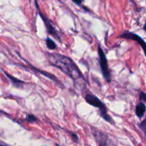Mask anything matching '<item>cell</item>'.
Here are the masks:
<instances>
[{
  "instance_id": "obj_12",
  "label": "cell",
  "mask_w": 146,
  "mask_h": 146,
  "mask_svg": "<svg viewBox=\"0 0 146 146\" xmlns=\"http://www.w3.org/2000/svg\"><path fill=\"white\" fill-rule=\"evenodd\" d=\"M84 0H72V1L74 3H75L77 5H81L83 2H84Z\"/></svg>"
},
{
  "instance_id": "obj_9",
  "label": "cell",
  "mask_w": 146,
  "mask_h": 146,
  "mask_svg": "<svg viewBox=\"0 0 146 146\" xmlns=\"http://www.w3.org/2000/svg\"><path fill=\"white\" fill-rule=\"evenodd\" d=\"M139 126L140 128H141V129L143 131V132L144 133V134H145L146 137V116L145 117V118L143 120L142 122L139 124Z\"/></svg>"
},
{
  "instance_id": "obj_8",
  "label": "cell",
  "mask_w": 146,
  "mask_h": 146,
  "mask_svg": "<svg viewBox=\"0 0 146 146\" xmlns=\"http://www.w3.org/2000/svg\"><path fill=\"white\" fill-rule=\"evenodd\" d=\"M26 121H28L29 123H33L36 122V121H38V119H37L36 117H35L32 114H28V115H27Z\"/></svg>"
},
{
  "instance_id": "obj_4",
  "label": "cell",
  "mask_w": 146,
  "mask_h": 146,
  "mask_svg": "<svg viewBox=\"0 0 146 146\" xmlns=\"http://www.w3.org/2000/svg\"><path fill=\"white\" fill-rule=\"evenodd\" d=\"M35 4H36V7L37 9H38V14H39V16H40V17L41 18V19L43 20V21H44V25H45L46 29V31H48V34H51V35H52L53 36L57 38V39L60 40L59 34L58 33L57 30L55 28H54V25H53L52 23L51 22V21H50L49 19L47 18V17H46L45 15H44V14H43L41 12V11H40V9H39V7H38V3H37L36 0H35Z\"/></svg>"
},
{
  "instance_id": "obj_2",
  "label": "cell",
  "mask_w": 146,
  "mask_h": 146,
  "mask_svg": "<svg viewBox=\"0 0 146 146\" xmlns=\"http://www.w3.org/2000/svg\"><path fill=\"white\" fill-rule=\"evenodd\" d=\"M85 100L88 104L96 107V108H97L99 110L101 117L106 121L111 123H113L112 118L108 115V109H107L106 106L98 97H96L95 95L92 94H87L85 96Z\"/></svg>"
},
{
  "instance_id": "obj_7",
  "label": "cell",
  "mask_w": 146,
  "mask_h": 146,
  "mask_svg": "<svg viewBox=\"0 0 146 146\" xmlns=\"http://www.w3.org/2000/svg\"><path fill=\"white\" fill-rule=\"evenodd\" d=\"M46 45L47 48L50 50H55L57 48L56 44L54 42V40L51 39L49 37L46 39Z\"/></svg>"
},
{
  "instance_id": "obj_1",
  "label": "cell",
  "mask_w": 146,
  "mask_h": 146,
  "mask_svg": "<svg viewBox=\"0 0 146 146\" xmlns=\"http://www.w3.org/2000/svg\"><path fill=\"white\" fill-rule=\"evenodd\" d=\"M46 55L48 63L51 65L56 67L71 79L74 81L85 80L76 64L69 57L56 53H46Z\"/></svg>"
},
{
  "instance_id": "obj_13",
  "label": "cell",
  "mask_w": 146,
  "mask_h": 146,
  "mask_svg": "<svg viewBox=\"0 0 146 146\" xmlns=\"http://www.w3.org/2000/svg\"><path fill=\"white\" fill-rule=\"evenodd\" d=\"M99 146H107L106 142L104 141V139H101V141H100V145Z\"/></svg>"
},
{
  "instance_id": "obj_15",
  "label": "cell",
  "mask_w": 146,
  "mask_h": 146,
  "mask_svg": "<svg viewBox=\"0 0 146 146\" xmlns=\"http://www.w3.org/2000/svg\"><path fill=\"white\" fill-rule=\"evenodd\" d=\"M0 146H9V145H6L5 143H2V142H1V141H0Z\"/></svg>"
},
{
  "instance_id": "obj_10",
  "label": "cell",
  "mask_w": 146,
  "mask_h": 146,
  "mask_svg": "<svg viewBox=\"0 0 146 146\" xmlns=\"http://www.w3.org/2000/svg\"><path fill=\"white\" fill-rule=\"evenodd\" d=\"M5 74H6V75H7V77H9V78H10V80H11V81H13V83H14V84H23V83H24L22 81H20V80L17 79V78H14V77H12V76H11L9 75V74H7L6 72H5Z\"/></svg>"
},
{
  "instance_id": "obj_14",
  "label": "cell",
  "mask_w": 146,
  "mask_h": 146,
  "mask_svg": "<svg viewBox=\"0 0 146 146\" xmlns=\"http://www.w3.org/2000/svg\"><path fill=\"white\" fill-rule=\"evenodd\" d=\"M71 135H72V137H73V138H74V141H78V136H77V135H76L75 133H71Z\"/></svg>"
},
{
  "instance_id": "obj_3",
  "label": "cell",
  "mask_w": 146,
  "mask_h": 146,
  "mask_svg": "<svg viewBox=\"0 0 146 146\" xmlns=\"http://www.w3.org/2000/svg\"><path fill=\"white\" fill-rule=\"evenodd\" d=\"M98 54L99 57V64L101 67V72H102L103 76L105 78L106 81L108 83L111 82V74L110 71L109 67H108V60H107L106 56L104 53V50L101 48V46H98Z\"/></svg>"
},
{
  "instance_id": "obj_11",
  "label": "cell",
  "mask_w": 146,
  "mask_h": 146,
  "mask_svg": "<svg viewBox=\"0 0 146 146\" xmlns=\"http://www.w3.org/2000/svg\"><path fill=\"white\" fill-rule=\"evenodd\" d=\"M139 98L140 101L141 102H143L144 104H146V93L144 91H141L139 95Z\"/></svg>"
},
{
  "instance_id": "obj_6",
  "label": "cell",
  "mask_w": 146,
  "mask_h": 146,
  "mask_svg": "<svg viewBox=\"0 0 146 146\" xmlns=\"http://www.w3.org/2000/svg\"><path fill=\"white\" fill-rule=\"evenodd\" d=\"M146 112V105L143 102H140L135 107V114L139 118H143Z\"/></svg>"
},
{
  "instance_id": "obj_5",
  "label": "cell",
  "mask_w": 146,
  "mask_h": 146,
  "mask_svg": "<svg viewBox=\"0 0 146 146\" xmlns=\"http://www.w3.org/2000/svg\"><path fill=\"white\" fill-rule=\"evenodd\" d=\"M119 37L120 38H125V39L133 40V41H135L137 43H138L139 45L141 46V48H143V52L146 56V42L140 36L137 35V34H134L133 32H130V31H125L122 34H121Z\"/></svg>"
},
{
  "instance_id": "obj_16",
  "label": "cell",
  "mask_w": 146,
  "mask_h": 146,
  "mask_svg": "<svg viewBox=\"0 0 146 146\" xmlns=\"http://www.w3.org/2000/svg\"><path fill=\"white\" fill-rule=\"evenodd\" d=\"M143 29L145 30V31H146V22L145 23V24H144V26H143Z\"/></svg>"
}]
</instances>
